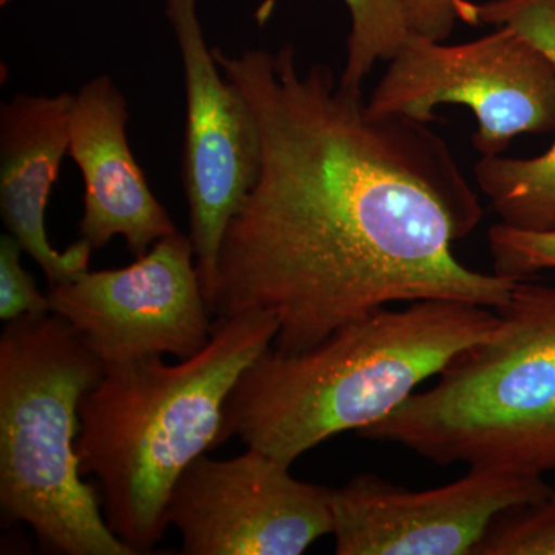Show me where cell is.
<instances>
[{"label":"cell","mask_w":555,"mask_h":555,"mask_svg":"<svg viewBox=\"0 0 555 555\" xmlns=\"http://www.w3.org/2000/svg\"><path fill=\"white\" fill-rule=\"evenodd\" d=\"M214 54L254 113L259 169L222 238L211 315L273 313V349L299 353L390 302H509L520 280L452 251L483 210L425 122L372 115L328 65L301 72L292 43Z\"/></svg>","instance_id":"1"},{"label":"cell","mask_w":555,"mask_h":555,"mask_svg":"<svg viewBox=\"0 0 555 555\" xmlns=\"http://www.w3.org/2000/svg\"><path fill=\"white\" fill-rule=\"evenodd\" d=\"M499 326V313L483 306L422 299L375 310L305 352L269 347L230 392L219 441L240 437L292 466L338 434L393 414Z\"/></svg>","instance_id":"2"},{"label":"cell","mask_w":555,"mask_h":555,"mask_svg":"<svg viewBox=\"0 0 555 555\" xmlns=\"http://www.w3.org/2000/svg\"><path fill=\"white\" fill-rule=\"evenodd\" d=\"M278 327L266 310L218 317L196 356L177 364L145 357L105 366L80 400V474L94 477L109 529L134 555L152 553L166 534L175 483L221 444L225 401L273 346Z\"/></svg>","instance_id":"3"},{"label":"cell","mask_w":555,"mask_h":555,"mask_svg":"<svg viewBox=\"0 0 555 555\" xmlns=\"http://www.w3.org/2000/svg\"><path fill=\"white\" fill-rule=\"evenodd\" d=\"M495 312L491 338L358 436L438 466L555 474V287L520 280Z\"/></svg>","instance_id":"4"},{"label":"cell","mask_w":555,"mask_h":555,"mask_svg":"<svg viewBox=\"0 0 555 555\" xmlns=\"http://www.w3.org/2000/svg\"><path fill=\"white\" fill-rule=\"evenodd\" d=\"M102 375L100 358L56 313L10 321L0 335V507L53 553L134 555L80 474V400Z\"/></svg>","instance_id":"5"},{"label":"cell","mask_w":555,"mask_h":555,"mask_svg":"<svg viewBox=\"0 0 555 555\" xmlns=\"http://www.w3.org/2000/svg\"><path fill=\"white\" fill-rule=\"evenodd\" d=\"M444 104L473 109L474 147L502 155L517 134L555 130V62L509 25L462 46L411 35L366 102L374 116L425 124Z\"/></svg>","instance_id":"6"},{"label":"cell","mask_w":555,"mask_h":555,"mask_svg":"<svg viewBox=\"0 0 555 555\" xmlns=\"http://www.w3.org/2000/svg\"><path fill=\"white\" fill-rule=\"evenodd\" d=\"M50 312L75 328L102 364L145 357L188 360L210 341V321L195 250L177 232L127 268L83 272L50 286Z\"/></svg>","instance_id":"7"},{"label":"cell","mask_w":555,"mask_h":555,"mask_svg":"<svg viewBox=\"0 0 555 555\" xmlns=\"http://www.w3.org/2000/svg\"><path fill=\"white\" fill-rule=\"evenodd\" d=\"M255 448L235 459L198 456L166 509L185 555H299L332 535L331 488L306 483Z\"/></svg>","instance_id":"8"},{"label":"cell","mask_w":555,"mask_h":555,"mask_svg":"<svg viewBox=\"0 0 555 555\" xmlns=\"http://www.w3.org/2000/svg\"><path fill=\"white\" fill-rule=\"evenodd\" d=\"M184 73L185 131L182 184L189 206V238L204 297L211 312L222 238L254 185L259 139L254 113L208 49L196 0H166Z\"/></svg>","instance_id":"9"},{"label":"cell","mask_w":555,"mask_h":555,"mask_svg":"<svg viewBox=\"0 0 555 555\" xmlns=\"http://www.w3.org/2000/svg\"><path fill=\"white\" fill-rule=\"evenodd\" d=\"M553 492L545 476L486 466L426 491L358 474L331 489L335 554L473 555L499 514Z\"/></svg>","instance_id":"10"},{"label":"cell","mask_w":555,"mask_h":555,"mask_svg":"<svg viewBox=\"0 0 555 555\" xmlns=\"http://www.w3.org/2000/svg\"><path fill=\"white\" fill-rule=\"evenodd\" d=\"M129 118L127 100L109 76L87 80L73 96L68 156L86 189L79 238L98 250L122 236L138 258L178 229L131 152Z\"/></svg>","instance_id":"11"},{"label":"cell","mask_w":555,"mask_h":555,"mask_svg":"<svg viewBox=\"0 0 555 555\" xmlns=\"http://www.w3.org/2000/svg\"><path fill=\"white\" fill-rule=\"evenodd\" d=\"M73 96L16 93L0 105V211L3 224L49 280L67 283L89 270L93 248L78 240L56 250L47 235L51 189L68 156Z\"/></svg>","instance_id":"12"},{"label":"cell","mask_w":555,"mask_h":555,"mask_svg":"<svg viewBox=\"0 0 555 555\" xmlns=\"http://www.w3.org/2000/svg\"><path fill=\"white\" fill-rule=\"evenodd\" d=\"M476 9L478 22L516 28L555 62V0H491ZM474 173L502 224L555 229V144L532 159L481 156Z\"/></svg>","instance_id":"13"},{"label":"cell","mask_w":555,"mask_h":555,"mask_svg":"<svg viewBox=\"0 0 555 555\" xmlns=\"http://www.w3.org/2000/svg\"><path fill=\"white\" fill-rule=\"evenodd\" d=\"M345 3L350 14V33L339 83L361 93L375 62L396 57L412 33L400 0H345Z\"/></svg>","instance_id":"14"},{"label":"cell","mask_w":555,"mask_h":555,"mask_svg":"<svg viewBox=\"0 0 555 555\" xmlns=\"http://www.w3.org/2000/svg\"><path fill=\"white\" fill-rule=\"evenodd\" d=\"M473 555H555V492L499 514Z\"/></svg>","instance_id":"15"},{"label":"cell","mask_w":555,"mask_h":555,"mask_svg":"<svg viewBox=\"0 0 555 555\" xmlns=\"http://www.w3.org/2000/svg\"><path fill=\"white\" fill-rule=\"evenodd\" d=\"M488 244L499 275L526 280L540 270L555 269V229L537 232L500 222L489 229Z\"/></svg>","instance_id":"16"},{"label":"cell","mask_w":555,"mask_h":555,"mask_svg":"<svg viewBox=\"0 0 555 555\" xmlns=\"http://www.w3.org/2000/svg\"><path fill=\"white\" fill-rule=\"evenodd\" d=\"M24 248L14 236L0 238V318L5 323L22 317L50 313V302L36 286L35 278L24 269L21 257Z\"/></svg>","instance_id":"17"},{"label":"cell","mask_w":555,"mask_h":555,"mask_svg":"<svg viewBox=\"0 0 555 555\" xmlns=\"http://www.w3.org/2000/svg\"><path fill=\"white\" fill-rule=\"evenodd\" d=\"M412 35L443 42L456 21L480 24L477 9L466 0H400Z\"/></svg>","instance_id":"18"}]
</instances>
